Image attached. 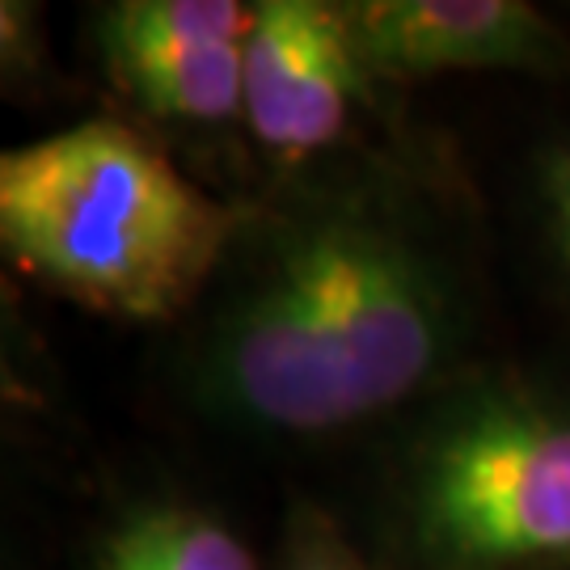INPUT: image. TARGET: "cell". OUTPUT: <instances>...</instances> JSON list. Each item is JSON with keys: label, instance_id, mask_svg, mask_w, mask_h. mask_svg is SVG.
I'll use <instances>...</instances> for the list:
<instances>
[{"label": "cell", "instance_id": "obj_7", "mask_svg": "<svg viewBox=\"0 0 570 570\" xmlns=\"http://www.w3.org/2000/svg\"><path fill=\"white\" fill-rule=\"evenodd\" d=\"M89 570H263V562L212 508L148 499L106 529Z\"/></svg>", "mask_w": 570, "mask_h": 570}, {"label": "cell", "instance_id": "obj_3", "mask_svg": "<svg viewBox=\"0 0 570 570\" xmlns=\"http://www.w3.org/2000/svg\"><path fill=\"white\" fill-rule=\"evenodd\" d=\"M385 570H570V393L473 364L393 419L372 482Z\"/></svg>", "mask_w": 570, "mask_h": 570}, {"label": "cell", "instance_id": "obj_5", "mask_svg": "<svg viewBox=\"0 0 570 570\" xmlns=\"http://www.w3.org/2000/svg\"><path fill=\"white\" fill-rule=\"evenodd\" d=\"M254 0H110L89 13L106 81L153 127L242 131Z\"/></svg>", "mask_w": 570, "mask_h": 570}, {"label": "cell", "instance_id": "obj_1", "mask_svg": "<svg viewBox=\"0 0 570 570\" xmlns=\"http://www.w3.org/2000/svg\"><path fill=\"white\" fill-rule=\"evenodd\" d=\"M469 343L465 263L423 183L334 161L245 204L178 364L186 402L216 428L330 440L456 381Z\"/></svg>", "mask_w": 570, "mask_h": 570}, {"label": "cell", "instance_id": "obj_4", "mask_svg": "<svg viewBox=\"0 0 570 570\" xmlns=\"http://www.w3.org/2000/svg\"><path fill=\"white\" fill-rule=\"evenodd\" d=\"M381 89L343 0H254L242 136L279 183L334 165Z\"/></svg>", "mask_w": 570, "mask_h": 570}, {"label": "cell", "instance_id": "obj_2", "mask_svg": "<svg viewBox=\"0 0 570 570\" xmlns=\"http://www.w3.org/2000/svg\"><path fill=\"white\" fill-rule=\"evenodd\" d=\"M245 204L186 178L148 131L94 115L0 157V245L42 292L110 322H186Z\"/></svg>", "mask_w": 570, "mask_h": 570}, {"label": "cell", "instance_id": "obj_9", "mask_svg": "<svg viewBox=\"0 0 570 570\" xmlns=\"http://www.w3.org/2000/svg\"><path fill=\"white\" fill-rule=\"evenodd\" d=\"M0 68L9 89L39 85L47 72V39H42V9L30 0L0 4Z\"/></svg>", "mask_w": 570, "mask_h": 570}, {"label": "cell", "instance_id": "obj_8", "mask_svg": "<svg viewBox=\"0 0 570 570\" xmlns=\"http://www.w3.org/2000/svg\"><path fill=\"white\" fill-rule=\"evenodd\" d=\"M275 570H385L322 503H292L279 532Z\"/></svg>", "mask_w": 570, "mask_h": 570}, {"label": "cell", "instance_id": "obj_6", "mask_svg": "<svg viewBox=\"0 0 570 570\" xmlns=\"http://www.w3.org/2000/svg\"><path fill=\"white\" fill-rule=\"evenodd\" d=\"M381 85L444 72L570 77V35L529 0H343Z\"/></svg>", "mask_w": 570, "mask_h": 570}, {"label": "cell", "instance_id": "obj_10", "mask_svg": "<svg viewBox=\"0 0 570 570\" xmlns=\"http://www.w3.org/2000/svg\"><path fill=\"white\" fill-rule=\"evenodd\" d=\"M541 220L550 249L570 284V144H558L541 165Z\"/></svg>", "mask_w": 570, "mask_h": 570}]
</instances>
